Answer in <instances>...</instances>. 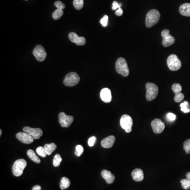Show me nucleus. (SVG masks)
Instances as JSON below:
<instances>
[{"label":"nucleus","mask_w":190,"mask_h":190,"mask_svg":"<svg viewBox=\"0 0 190 190\" xmlns=\"http://www.w3.org/2000/svg\"><path fill=\"white\" fill-rule=\"evenodd\" d=\"M83 148L80 145H78L76 146V151L75 152V154L77 156L79 157L81 155L83 154Z\"/></svg>","instance_id":"nucleus-30"},{"label":"nucleus","mask_w":190,"mask_h":190,"mask_svg":"<svg viewBox=\"0 0 190 190\" xmlns=\"http://www.w3.org/2000/svg\"><path fill=\"white\" fill-rule=\"evenodd\" d=\"M101 177L108 184H112L114 182L115 177L114 175L110 171H107L106 170H104L101 173Z\"/></svg>","instance_id":"nucleus-17"},{"label":"nucleus","mask_w":190,"mask_h":190,"mask_svg":"<svg viewBox=\"0 0 190 190\" xmlns=\"http://www.w3.org/2000/svg\"><path fill=\"white\" fill-rule=\"evenodd\" d=\"M181 183L182 184V186L184 190H188L190 188V180L188 178L183 179L181 181Z\"/></svg>","instance_id":"nucleus-29"},{"label":"nucleus","mask_w":190,"mask_h":190,"mask_svg":"<svg viewBox=\"0 0 190 190\" xmlns=\"http://www.w3.org/2000/svg\"><path fill=\"white\" fill-rule=\"evenodd\" d=\"M100 96L101 100L105 103H110L111 101L112 96L111 90L107 88H103L101 90L100 93Z\"/></svg>","instance_id":"nucleus-15"},{"label":"nucleus","mask_w":190,"mask_h":190,"mask_svg":"<svg viewBox=\"0 0 190 190\" xmlns=\"http://www.w3.org/2000/svg\"><path fill=\"white\" fill-rule=\"evenodd\" d=\"M96 141V137L95 136H93L89 138L88 141V145L90 147H93L95 145Z\"/></svg>","instance_id":"nucleus-36"},{"label":"nucleus","mask_w":190,"mask_h":190,"mask_svg":"<svg viewBox=\"0 0 190 190\" xmlns=\"http://www.w3.org/2000/svg\"><path fill=\"white\" fill-rule=\"evenodd\" d=\"M54 5L58 9H60V10H63L65 8V5L60 1L55 2Z\"/></svg>","instance_id":"nucleus-35"},{"label":"nucleus","mask_w":190,"mask_h":190,"mask_svg":"<svg viewBox=\"0 0 190 190\" xmlns=\"http://www.w3.org/2000/svg\"><path fill=\"white\" fill-rule=\"evenodd\" d=\"M121 4H119L117 1H114L113 3V7H112V10H117L119 8H120L121 6Z\"/></svg>","instance_id":"nucleus-37"},{"label":"nucleus","mask_w":190,"mask_h":190,"mask_svg":"<svg viewBox=\"0 0 190 190\" xmlns=\"http://www.w3.org/2000/svg\"><path fill=\"white\" fill-rule=\"evenodd\" d=\"M70 185V181L67 177H63L60 183V188L62 190L68 188Z\"/></svg>","instance_id":"nucleus-22"},{"label":"nucleus","mask_w":190,"mask_h":190,"mask_svg":"<svg viewBox=\"0 0 190 190\" xmlns=\"http://www.w3.org/2000/svg\"><path fill=\"white\" fill-rule=\"evenodd\" d=\"M63 14H64V11H62V10L57 9L53 13V19L55 20H59L63 16Z\"/></svg>","instance_id":"nucleus-24"},{"label":"nucleus","mask_w":190,"mask_h":190,"mask_svg":"<svg viewBox=\"0 0 190 190\" xmlns=\"http://www.w3.org/2000/svg\"><path fill=\"white\" fill-rule=\"evenodd\" d=\"M74 120V117L68 116L64 113L61 112L59 115V122L62 127H68L71 125Z\"/></svg>","instance_id":"nucleus-10"},{"label":"nucleus","mask_w":190,"mask_h":190,"mask_svg":"<svg viewBox=\"0 0 190 190\" xmlns=\"http://www.w3.org/2000/svg\"><path fill=\"white\" fill-rule=\"evenodd\" d=\"M33 54L37 60L40 62H42L47 57V53L45 48L41 45H37L34 49Z\"/></svg>","instance_id":"nucleus-9"},{"label":"nucleus","mask_w":190,"mask_h":190,"mask_svg":"<svg viewBox=\"0 0 190 190\" xmlns=\"http://www.w3.org/2000/svg\"><path fill=\"white\" fill-rule=\"evenodd\" d=\"M2 131L1 130H0V136L2 135Z\"/></svg>","instance_id":"nucleus-41"},{"label":"nucleus","mask_w":190,"mask_h":190,"mask_svg":"<svg viewBox=\"0 0 190 190\" xmlns=\"http://www.w3.org/2000/svg\"><path fill=\"white\" fill-rule=\"evenodd\" d=\"M132 175L133 180L136 182H141L143 180V171H142L141 169H135L132 172Z\"/></svg>","instance_id":"nucleus-18"},{"label":"nucleus","mask_w":190,"mask_h":190,"mask_svg":"<svg viewBox=\"0 0 190 190\" xmlns=\"http://www.w3.org/2000/svg\"><path fill=\"white\" fill-rule=\"evenodd\" d=\"M73 5L77 10H81L83 8V0H74Z\"/></svg>","instance_id":"nucleus-26"},{"label":"nucleus","mask_w":190,"mask_h":190,"mask_svg":"<svg viewBox=\"0 0 190 190\" xmlns=\"http://www.w3.org/2000/svg\"><path fill=\"white\" fill-rule=\"evenodd\" d=\"M179 12L181 15L190 17V3H184L180 7Z\"/></svg>","instance_id":"nucleus-19"},{"label":"nucleus","mask_w":190,"mask_h":190,"mask_svg":"<svg viewBox=\"0 0 190 190\" xmlns=\"http://www.w3.org/2000/svg\"><path fill=\"white\" fill-rule=\"evenodd\" d=\"M37 153L41 157H46L47 156V154L44 147L39 146L36 149Z\"/></svg>","instance_id":"nucleus-27"},{"label":"nucleus","mask_w":190,"mask_h":190,"mask_svg":"<svg viewBox=\"0 0 190 190\" xmlns=\"http://www.w3.org/2000/svg\"><path fill=\"white\" fill-rule=\"evenodd\" d=\"M115 14H116V16H122V14H123V11H122V9L120 8H119V9H118L116 11Z\"/></svg>","instance_id":"nucleus-38"},{"label":"nucleus","mask_w":190,"mask_h":190,"mask_svg":"<svg viewBox=\"0 0 190 190\" xmlns=\"http://www.w3.org/2000/svg\"><path fill=\"white\" fill-rule=\"evenodd\" d=\"M151 126L153 132L156 134H160L165 128V124L159 119H155L151 122Z\"/></svg>","instance_id":"nucleus-13"},{"label":"nucleus","mask_w":190,"mask_h":190,"mask_svg":"<svg viewBox=\"0 0 190 190\" xmlns=\"http://www.w3.org/2000/svg\"><path fill=\"white\" fill-rule=\"evenodd\" d=\"M181 110L184 113H188L190 112V106L187 101H185L181 103L180 105Z\"/></svg>","instance_id":"nucleus-23"},{"label":"nucleus","mask_w":190,"mask_h":190,"mask_svg":"<svg viewBox=\"0 0 190 190\" xmlns=\"http://www.w3.org/2000/svg\"><path fill=\"white\" fill-rule=\"evenodd\" d=\"M184 98V95L183 93H180L175 94L174 101L176 103H180L182 101Z\"/></svg>","instance_id":"nucleus-31"},{"label":"nucleus","mask_w":190,"mask_h":190,"mask_svg":"<svg viewBox=\"0 0 190 190\" xmlns=\"http://www.w3.org/2000/svg\"><path fill=\"white\" fill-rule=\"evenodd\" d=\"M167 64L169 69L172 71L178 70L182 66L180 60L175 54H171L168 57Z\"/></svg>","instance_id":"nucleus-6"},{"label":"nucleus","mask_w":190,"mask_h":190,"mask_svg":"<svg viewBox=\"0 0 190 190\" xmlns=\"http://www.w3.org/2000/svg\"><path fill=\"white\" fill-rule=\"evenodd\" d=\"M32 190H41V187L40 185H36L33 186Z\"/></svg>","instance_id":"nucleus-39"},{"label":"nucleus","mask_w":190,"mask_h":190,"mask_svg":"<svg viewBox=\"0 0 190 190\" xmlns=\"http://www.w3.org/2000/svg\"><path fill=\"white\" fill-rule=\"evenodd\" d=\"M116 70L118 74L123 77H127L130 74V70L126 60L123 58H119L116 62Z\"/></svg>","instance_id":"nucleus-2"},{"label":"nucleus","mask_w":190,"mask_h":190,"mask_svg":"<svg viewBox=\"0 0 190 190\" xmlns=\"http://www.w3.org/2000/svg\"><path fill=\"white\" fill-rule=\"evenodd\" d=\"M161 14L157 10H151L148 12L146 16L145 24L146 27H151L157 24L160 19Z\"/></svg>","instance_id":"nucleus-1"},{"label":"nucleus","mask_w":190,"mask_h":190,"mask_svg":"<svg viewBox=\"0 0 190 190\" xmlns=\"http://www.w3.org/2000/svg\"><path fill=\"white\" fill-rule=\"evenodd\" d=\"M115 142V136L111 135L102 140L101 142V145L103 148H109L114 145Z\"/></svg>","instance_id":"nucleus-16"},{"label":"nucleus","mask_w":190,"mask_h":190,"mask_svg":"<svg viewBox=\"0 0 190 190\" xmlns=\"http://www.w3.org/2000/svg\"><path fill=\"white\" fill-rule=\"evenodd\" d=\"M183 148L186 154L190 153V139L186 140L183 144Z\"/></svg>","instance_id":"nucleus-32"},{"label":"nucleus","mask_w":190,"mask_h":190,"mask_svg":"<svg viewBox=\"0 0 190 190\" xmlns=\"http://www.w3.org/2000/svg\"><path fill=\"white\" fill-rule=\"evenodd\" d=\"M69 38L72 42L76 43L77 46H83L85 45L86 39L83 37H79L75 32H71L69 35Z\"/></svg>","instance_id":"nucleus-14"},{"label":"nucleus","mask_w":190,"mask_h":190,"mask_svg":"<svg viewBox=\"0 0 190 190\" xmlns=\"http://www.w3.org/2000/svg\"><path fill=\"white\" fill-rule=\"evenodd\" d=\"M108 16L107 15H105L100 20V23L101 24V25H103L104 27H107V24H108Z\"/></svg>","instance_id":"nucleus-34"},{"label":"nucleus","mask_w":190,"mask_h":190,"mask_svg":"<svg viewBox=\"0 0 190 190\" xmlns=\"http://www.w3.org/2000/svg\"><path fill=\"white\" fill-rule=\"evenodd\" d=\"M23 130L24 132H26L31 135L35 140L39 139L43 134L42 130L39 128H31L30 127L26 126L23 128Z\"/></svg>","instance_id":"nucleus-11"},{"label":"nucleus","mask_w":190,"mask_h":190,"mask_svg":"<svg viewBox=\"0 0 190 190\" xmlns=\"http://www.w3.org/2000/svg\"><path fill=\"white\" fill-rule=\"evenodd\" d=\"M172 89L173 91L174 92V93L176 94V93H181L182 90V86L180 84L174 83L173 85Z\"/></svg>","instance_id":"nucleus-28"},{"label":"nucleus","mask_w":190,"mask_h":190,"mask_svg":"<svg viewBox=\"0 0 190 190\" xmlns=\"http://www.w3.org/2000/svg\"><path fill=\"white\" fill-rule=\"evenodd\" d=\"M120 126L124 130L126 133L132 132L133 126V119L132 117L128 115H122L120 120Z\"/></svg>","instance_id":"nucleus-7"},{"label":"nucleus","mask_w":190,"mask_h":190,"mask_svg":"<svg viewBox=\"0 0 190 190\" xmlns=\"http://www.w3.org/2000/svg\"><path fill=\"white\" fill-rule=\"evenodd\" d=\"M62 158L59 154H56L54 156L53 161V165L54 167H58L60 165V163L62 162Z\"/></svg>","instance_id":"nucleus-25"},{"label":"nucleus","mask_w":190,"mask_h":190,"mask_svg":"<svg viewBox=\"0 0 190 190\" xmlns=\"http://www.w3.org/2000/svg\"><path fill=\"white\" fill-rule=\"evenodd\" d=\"M176 115L173 113H168L166 115L167 120H168L170 122H174L176 119Z\"/></svg>","instance_id":"nucleus-33"},{"label":"nucleus","mask_w":190,"mask_h":190,"mask_svg":"<svg viewBox=\"0 0 190 190\" xmlns=\"http://www.w3.org/2000/svg\"><path fill=\"white\" fill-rule=\"evenodd\" d=\"M27 155L28 157H29L30 159L32 161H33L34 162L38 163V164L41 163L40 159L38 157V156L36 155L35 152L33 151V150L29 149L27 152Z\"/></svg>","instance_id":"nucleus-20"},{"label":"nucleus","mask_w":190,"mask_h":190,"mask_svg":"<svg viewBox=\"0 0 190 190\" xmlns=\"http://www.w3.org/2000/svg\"><path fill=\"white\" fill-rule=\"evenodd\" d=\"M186 177L188 180H190V172H188L186 174Z\"/></svg>","instance_id":"nucleus-40"},{"label":"nucleus","mask_w":190,"mask_h":190,"mask_svg":"<svg viewBox=\"0 0 190 190\" xmlns=\"http://www.w3.org/2000/svg\"><path fill=\"white\" fill-rule=\"evenodd\" d=\"M80 82V77L76 72H71L66 75L64 80V85L68 87H73L77 85Z\"/></svg>","instance_id":"nucleus-5"},{"label":"nucleus","mask_w":190,"mask_h":190,"mask_svg":"<svg viewBox=\"0 0 190 190\" xmlns=\"http://www.w3.org/2000/svg\"><path fill=\"white\" fill-rule=\"evenodd\" d=\"M146 99L148 101H152L157 96L159 93V88L154 83L148 82L146 84Z\"/></svg>","instance_id":"nucleus-3"},{"label":"nucleus","mask_w":190,"mask_h":190,"mask_svg":"<svg viewBox=\"0 0 190 190\" xmlns=\"http://www.w3.org/2000/svg\"><path fill=\"white\" fill-rule=\"evenodd\" d=\"M27 165L25 159H19L14 163L12 166V172L14 176L20 177L24 172V170Z\"/></svg>","instance_id":"nucleus-4"},{"label":"nucleus","mask_w":190,"mask_h":190,"mask_svg":"<svg viewBox=\"0 0 190 190\" xmlns=\"http://www.w3.org/2000/svg\"><path fill=\"white\" fill-rule=\"evenodd\" d=\"M163 38L162 45L164 47H169L173 45L175 42L174 38L170 34L169 30H164L161 33Z\"/></svg>","instance_id":"nucleus-8"},{"label":"nucleus","mask_w":190,"mask_h":190,"mask_svg":"<svg viewBox=\"0 0 190 190\" xmlns=\"http://www.w3.org/2000/svg\"><path fill=\"white\" fill-rule=\"evenodd\" d=\"M16 137L20 142L26 144H29L33 142L34 138L26 132H19L16 135Z\"/></svg>","instance_id":"nucleus-12"},{"label":"nucleus","mask_w":190,"mask_h":190,"mask_svg":"<svg viewBox=\"0 0 190 190\" xmlns=\"http://www.w3.org/2000/svg\"><path fill=\"white\" fill-rule=\"evenodd\" d=\"M45 149L47 153V155H50L56 149L57 145L54 143L50 144H46L45 145Z\"/></svg>","instance_id":"nucleus-21"}]
</instances>
